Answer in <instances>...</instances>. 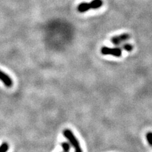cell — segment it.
I'll return each mask as SVG.
<instances>
[{"label":"cell","mask_w":152,"mask_h":152,"mask_svg":"<svg viewBox=\"0 0 152 152\" xmlns=\"http://www.w3.org/2000/svg\"><path fill=\"white\" fill-rule=\"evenodd\" d=\"M63 134L65 138L67 139V140L69 141L70 145L72 146L75 150V152H83L78 140L75 136L72 131L68 129H65L63 132Z\"/></svg>","instance_id":"cell-1"},{"label":"cell","mask_w":152,"mask_h":152,"mask_svg":"<svg viewBox=\"0 0 152 152\" xmlns=\"http://www.w3.org/2000/svg\"><path fill=\"white\" fill-rule=\"evenodd\" d=\"M89 3H82L79 4L77 7V10L80 13H84L86 12H88L89 10H90Z\"/></svg>","instance_id":"cell-5"},{"label":"cell","mask_w":152,"mask_h":152,"mask_svg":"<svg viewBox=\"0 0 152 152\" xmlns=\"http://www.w3.org/2000/svg\"><path fill=\"white\" fill-rule=\"evenodd\" d=\"M103 5L102 0H93L89 3V6L91 9H98Z\"/></svg>","instance_id":"cell-6"},{"label":"cell","mask_w":152,"mask_h":152,"mask_svg":"<svg viewBox=\"0 0 152 152\" xmlns=\"http://www.w3.org/2000/svg\"><path fill=\"white\" fill-rule=\"evenodd\" d=\"M0 80L7 88H10L13 85V80L10 76L0 70Z\"/></svg>","instance_id":"cell-4"},{"label":"cell","mask_w":152,"mask_h":152,"mask_svg":"<svg viewBox=\"0 0 152 152\" xmlns=\"http://www.w3.org/2000/svg\"><path fill=\"white\" fill-rule=\"evenodd\" d=\"M101 53L104 55H110L115 57H120L122 54V50L119 47L108 48L103 46L101 48Z\"/></svg>","instance_id":"cell-2"},{"label":"cell","mask_w":152,"mask_h":152,"mask_svg":"<svg viewBox=\"0 0 152 152\" xmlns=\"http://www.w3.org/2000/svg\"><path fill=\"white\" fill-rule=\"evenodd\" d=\"M9 149V146L7 142H4L1 146H0V150L1 152H7Z\"/></svg>","instance_id":"cell-10"},{"label":"cell","mask_w":152,"mask_h":152,"mask_svg":"<svg viewBox=\"0 0 152 152\" xmlns=\"http://www.w3.org/2000/svg\"><path fill=\"white\" fill-rule=\"evenodd\" d=\"M61 147H62L64 152H69L70 149V145L69 142H64L61 144Z\"/></svg>","instance_id":"cell-8"},{"label":"cell","mask_w":152,"mask_h":152,"mask_svg":"<svg viewBox=\"0 0 152 152\" xmlns=\"http://www.w3.org/2000/svg\"><path fill=\"white\" fill-rule=\"evenodd\" d=\"M0 152H1V150H0Z\"/></svg>","instance_id":"cell-11"},{"label":"cell","mask_w":152,"mask_h":152,"mask_svg":"<svg viewBox=\"0 0 152 152\" xmlns=\"http://www.w3.org/2000/svg\"><path fill=\"white\" fill-rule=\"evenodd\" d=\"M120 48L122 50H126L127 51H129V52L133 50L132 45H131V44H129V43L124 44Z\"/></svg>","instance_id":"cell-7"},{"label":"cell","mask_w":152,"mask_h":152,"mask_svg":"<svg viewBox=\"0 0 152 152\" xmlns=\"http://www.w3.org/2000/svg\"><path fill=\"white\" fill-rule=\"evenodd\" d=\"M130 35L129 34H122L118 36H113L111 38L110 41L112 44L115 45H120L121 42L129 40L130 39Z\"/></svg>","instance_id":"cell-3"},{"label":"cell","mask_w":152,"mask_h":152,"mask_svg":"<svg viewBox=\"0 0 152 152\" xmlns=\"http://www.w3.org/2000/svg\"><path fill=\"white\" fill-rule=\"evenodd\" d=\"M146 138L148 142V144L151 146H152V132H148L146 133Z\"/></svg>","instance_id":"cell-9"}]
</instances>
